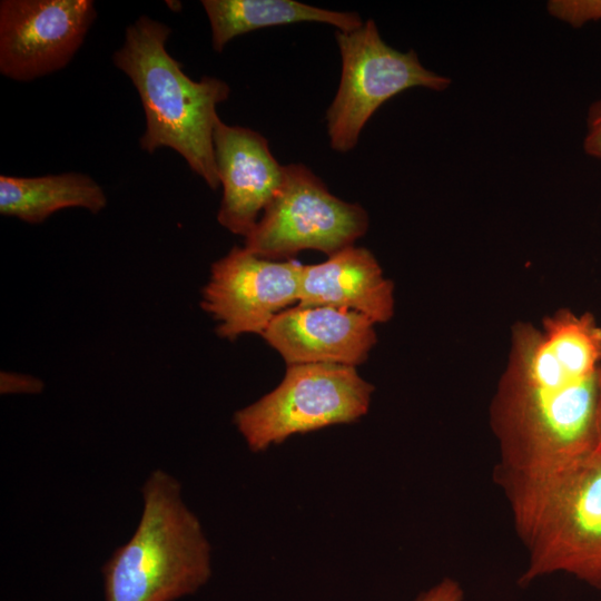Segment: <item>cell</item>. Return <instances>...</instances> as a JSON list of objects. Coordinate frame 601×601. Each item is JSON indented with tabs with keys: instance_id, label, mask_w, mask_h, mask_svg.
I'll list each match as a JSON object with an SVG mask.
<instances>
[{
	"instance_id": "cell-1",
	"label": "cell",
	"mask_w": 601,
	"mask_h": 601,
	"mask_svg": "<svg viewBox=\"0 0 601 601\" xmlns=\"http://www.w3.org/2000/svg\"><path fill=\"white\" fill-rule=\"evenodd\" d=\"M601 326L563 308L541 326L512 327L506 367L490 406L501 489L568 469L599 447Z\"/></svg>"
},
{
	"instance_id": "cell-2",
	"label": "cell",
	"mask_w": 601,
	"mask_h": 601,
	"mask_svg": "<svg viewBox=\"0 0 601 601\" xmlns=\"http://www.w3.org/2000/svg\"><path fill=\"white\" fill-rule=\"evenodd\" d=\"M170 33L167 24L141 16L126 28L112 62L131 80L144 108L140 148L149 154L160 148L177 151L190 170L216 189L220 185L214 151L217 106L228 99L230 88L216 77L189 78L167 51Z\"/></svg>"
},
{
	"instance_id": "cell-3",
	"label": "cell",
	"mask_w": 601,
	"mask_h": 601,
	"mask_svg": "<svg viewBox=\"0 0 601 601\" xmlns=\"http://www.w3.org/2000/svg\"><path fill=\"white\" fill-rule=\"evenodd\" d=\"M131 538L104 564L105 601H176L211 577V546L177 479L154 470Z\"/></svg>"
},
{
	"instance_id": "cell-4",
	"label": "cell",
	"mask_w": 601,
	"mask_h": 601,
	"mask_svg": "<svg viewBox=\"0 0 601 601\" xmlns=\"http://www.w3.org/2000/svg\"><path fill=\"white\" fill-rule=\"evenodd\" d=\"M502 491L528 550L521 587L563 572L601 589V445L563 471Z\"/></svg>"
},
{
	"instance_id": "cell-5",
	"label": "cell",
	"mask_w": 601,
	"mask_h": 601,
	"mask_svg": "<svg viewBox=\"0 0 601 601\" xmlns=\"http://www.w3.org/2000/svg\"><path fill=\"white\" fill-rule=\"evenodd\" d=\"M373 392L354 366L293 364L276 388L238 410L233 421L248 449L259 453L294 434L359 420Z\"/></svg>"
},
{
	"instance_id": "cell-6",
	"label": "cell",
	"mask_w": 601,
	"mask_h": 601,
	"mask_svg": "<svg viewBox=\"0 0 601 601\" xmlns=\"http://www.w3.org/2000/svg\"><path fill=\"white\" fill-rule=\"evenodd\" d=\"M335 38L342 72L326 110V128L336 151L353 149L366 122L392 97L414 87L444 91L452 83L425 68L413 49L403 52L388 46L372 19L352 31L337 30Z\"/></svg>"
},
{
	"instance_id": "cell-7",
	"label": "cell",
	"mask_w": 601,
	"mask_h": 601,
	"mask_svg": "<svg viewBox=\"0 0 601 601\" xmlns=\"http://www.w3.org/2000/svg\"><path fill=\"white\" fill-rule=\"evenodd\" d=\"M367 228L362 206L334 196L305 165L288 164L279 189L245 236L244 247L272 260L305 249L331 256L354 245Z\"/></svg>"
},
{
	"instance_id": "cell-8",
	"label": "cell",
	"mask_w": 601,
	"mask_h": 601,
	"mask_svg": "<svg viewBox=\"0 0 601 601\" xmlns=\"http://www.w3.org/2000/svg\"><path fill=\"white\" fill-rule=\"evenodd\" d=\"M302 266L233 247L211 265L201 290L200 306L216 322V334L230 341L263 335L277 314L298 302Z\"/></svg>"
},
{
	"instance_id": "cell-9",
	"label": "cell",
	"mask_w": 601,
	"mask_h": 601,
	"mask_svg": "<svg viewBox=\"0 0 601 601\" xmlns=\"http://www.w3.org/2000/svg\"><path fill=\"white\" fill-rule=\"evenodd\" d=\"M96 17L91 0H2L1 75L30 81L67 67Z\"/></svg>"
},
{
	"instance_id": "cell-10",
	"label": "cell",
	"mask_w": 601,
	"mask_h": 601,
	"mask_svg": "<svg viewBox=\"0 0 601 601\" xmlns=\"http://www.w3.org/2000/svg\"><path fill=\"white\" fill-rule=\"evenodd\" d=\"M214 151L223 186L217 220L233 234L245 237L279 189L284 165L278 164L259 132L220 119L214 131Z\"/></svg>"
},
{
	"instance_id": "cell-11",
	"label": "cell",
	"mask_w": 601,
	"mask_h": 601,
	"mask_svg": "<svg viewBox=\"0 0 601 601\" xmlns=\"http://www.w3.org/2000/svg\"><path fill=\"white\" fill-rule=\"evenodd\" d=\"M374 322L354 311L296 306L277 314L263 333L287 365L364 363L376 343Z\"/></svg>"
},
{
	"instance_id": "cell-12",
	"label": "cell",
	"mask_w": 601,
	"mask_h": 601,
	"mask_svg": "<svg viewBox=\"0 0 601 601\" xmlns=\"http://www.w3.org/2000/svg\"><path fill=\"white\" fill-rule=\"evenodd\" d=\"M298 306L354 311L384 323L394 313V286L368 249L352 245L302 266Z\"/></svg>"
},
{
	"instance_id": "cell-13",
	"label": "cell",
	"mask_w": 601,
	"mask_h": 601,
	"mask_svg": "<svg viewBox=\"0 0 601 601\" xmlns=\"http://www.w3.org/2000/svg\"><path fill=\"white\" fill-rule=\"evenodd\" d=\"M201 4L217 52L235 37L266 27L321 22L352 31L364 23L356 12L332 11L293 0H203Z\"/></svg>"
},
{
	"instance_id": "cell-14",
	"label": "cell",
	"mask_w": 601,
	"mask_h": 601,
	"mask_svg": "<svg viewBox=\"0 0 601 601\" xmlns=\"http://www.w3.org/2000/svg\"><path fill=\"white\" fill-rule=\"evenodd\" d=\"M107 206L100 185L82 173L39 177L0 176V213L29 224H40L53 213L79 207L92 214Z\"/></svg>"
},
{
	"instance_id": "cell-15",
	"label": "cell",
	"mask_w": 601,
	"mask_h": 601,
	"mask_svg": "<svg viewBox=\"0 0 601 601\" xmlns=\"http://www.w3.org/2000/svg\"><path fill=\"white\" fill-rule=\"evenodd\" d=\"M546 9L550 16L573 28L601 20V0H551Z\"/></svg>"
},
{
	"instance_id": "cell-16",
	"label": "cell",
	"mask_w": 601,
	"mask_h": 601,
	"mask_svg": "<svg viewBox=\"0 0 601 601\" xmlns=\"http://www.w3.org/2000/svg\"><path fill=\"white\" fill-rule=\"evenodd\" d=\"M583 149L588 156L601 160V98L588 109Z\"/></svg>"
},
{
	"instance_id": "cell-17",
	"label": "cell",
	"mask_w": 601,
	"mask_h": 601,
	"mask_svg": "<svg viewBox=\"0 0 601 601\" xmlns=\"http://www.w3.org/2000/svg\"><path fill=\"white\" fill-rule=\"evenodd\" d=\"M42 390L43 382L35 376L1 372L0 391L2 394H38Z\"/></svg>"
},
{
	"instance_id": "cell-18",
	"label": "cell",
	"mask_w": 601,
	"mask_h": 601,
	"mask_svg": "<svg viewBox=\"0 0 601 601\" xmlns=\"http://www.w3.org/2000/svg\"><path fill=\"white\" fill-rule=\"evenodd\" d=\"M461 584L451 578L442 579L437 584L422 593L416 601H463Z\"/></svg>"
},
{
	"instance_id": "cell-19",
	"label": "cell",
	"mask_w": 601,
	"mask_h": 601,
	"mask_svg": "<svg viewBox=\"0 0 601 601\" xmlns=\"http://www.w3.org/2000/svg\"><path fill=\"white\" fill-rule=\"evenodd\" d=\"M598 434H599V444L601 445V367H600V400H599V414H598Z\"/></svg>"
}]
</instances>
